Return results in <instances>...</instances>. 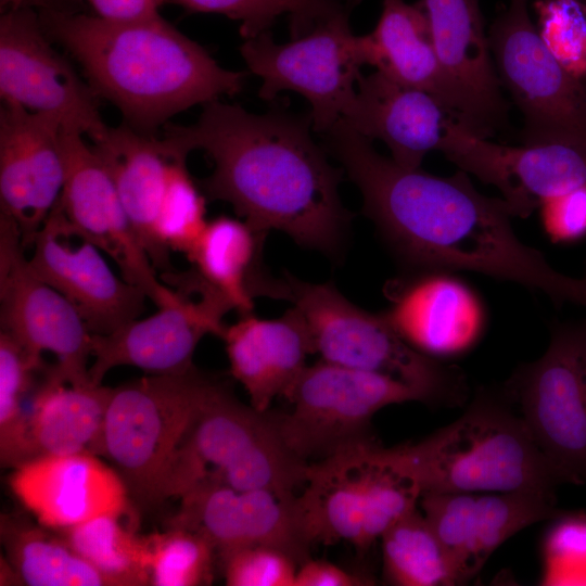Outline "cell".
<instances>
[{
  "instance_id": "obj_1",
  "label": "cell",
  "mask_w": 586,
  "mask_h": 586,
  "mask_svg": "<svg viewBox=\"0 0 586 586\" xmlns=\"http://www.w3.org/2000/svg\"><path fill=\"white\" fill-rule=\"evenodd\" d=\"M322 137L359 189L362 212L410 272L474 271L574 303L577 278L522 243L508 203L480 193L466 171L440 177L402 166L342 119Z\"/></svg>"
},
{
  "instance_id": "obj_2",
  "label": "cell",
  "mask_w": 586,
  "mask_h": 586,
  "mask_svg": "<svg viewBox=\"0 0 586 586\" xmlns=\"http://www.w3.org/2000/svg\"><path fill=\"white\" fill-rule=\"evenodd\" d=\"M310 128V117L253 114L215 100L193 125H167L162 140L169 155L204 151L214 169L201 190L229 203L253 229L278 230L334 255L352 219L339 194L344 170L328 162Z\"/></svg>"
},
{
  "instance_id": "obj_3",
  "label": "cell",
  "mask_w": 586,
  "mask_h": 586,
  "mask_svg": "<svg viewBox=\"0 0 586 586\" xmlns=\"http://www.w3.org/2000/svg\"><path fill=\"white\" fill-rule=\"evenodd\" d=\"M38 15L50 40L82 67L97 97L141 133L153 136L175 114L243 88L244 73L220 66L161 15L125 23L48 8Z\"/></svg>"
},
{
  "instance_id": "obj_4",
  "label": "cell",
  "mask_w": 586,
  "mask_h": 586,
  "mask_svg": "<svg viewBox=\"0 0 586 586\" xmlns=\"http://www.w3.org/2000/svg\"><path fill=\"white\" fill-rule=\"evenodd\" d=\"M383 451L421 495L555 493L561 484L504 392L480 390L456 421L420 442Z\"/></svg>"
},
{
  "instance_id": "obj_5",
  "label": "cell",
  "mask_w": 586,
  "mask_h": 586,
  "mask_svg": "<svg viewBox=\"0 0 586 586\" xmlns=\"http://www.w3.org/2000/svg\"><path fill=\"white\" fill-rule=\"evenodd\" d=\"M308 463L285 444L273 413L213 380L160 481L156 504L202 484L296 494Z\"/></svg>"
},
{
  "instance_id": "obj_6",
  "label": "cell",
  "mask_w": 586,
  "mask_h": 586,
  "mask_svg": "<svg viewBox=\"0 0 586 586\" xmlns=\"http://www.w3.org/2000/svg\"><path fill=\"white\" fill-rule=\"evenodd\" d=\"M281 300L293 303L303 317L314 354L322 360L394 378L424 403L461 406L468 398L464 373L409 345L386 316L364 310L331 283H310L286 273Z\"/></svg>"
},
{
  "instance_id": "obj_7",
  "label": "cell",
  "mask_w": 586,
  "mask_h": 586,
  "mask_svg": "<svg viewBox=\"0 0 586 586\" xmlns=\"http://www.w3.org/2000/svg\"><path fill=\"white\" fill-rule=\"evenodd\" d=\"M212 382L194 368L113 387L102 457L140 504L156 505L162 475Z\"/></svg>"
},
{
  "instance_id": "obj_8",
  "label": "cell",
  "mask_w": 586,
  "mask_h": 586,
  "mask_svg": "<svg viewBox=\"0 0 586 586\" xmlns=\"http://www.w3.org/2000/svg\"><path fill=\"white\" fill-rule=\"evenodd\" d=\"M504 394L559 481L586 486V322L556 327L544 355L520 366Z\"/></svg>"
},
{
  "instance_id": "obj_9",
  "label": "cell",
  "mask_w": 586,
  "mask_h": 586,
  "mask_svg": "<svg viewBox=\"0 0 586 586\" xmlns=\"http://www.w3.org/2000/svg\"><path fill=\"white\" fill-rule=\"evenodd\" d=\"M501 82L520 110L524 144L586 143V82L550 53L527 0H509L488 31Z\"/></svg>"
},
{
  "instance_id": "obj_10",
  "label": "cell",
  "mask_w": 586,
  "mask_h": 586,
  "mask_svg": "<svg viewBox=\"0 0 586 586\" xmlns=\"http://www.w3.org/2000/svg\"><path fill=\"white\" fill-rule=\"evenodd\" d=\"M283 396L291 409L273 413L278 428L291 451L307 463L370 438L371 420L382 408L423 402L394 378L322 359L307 365Z\"/></svg>"
},
{
  "instance_id": "obj_11",
  "label": "cell",
  "mask_w": 586,
  "mask_h": 586,
  "mask_svg": "<svg viewBox=\"0 0 586 586\" xmlns=\"http://www.w3.org/2000/svg\"><path fill=\"white\" fill-rule=\"evenodd\" d=\"M349 12L351 5L286 43L275 42L265 31L240 47L249 69L262 79L259 98L270 101L281 91L300 93L310 103L311 127L320 135L343 116L365 65Z\"/></svg>"
},
{
  "instance_id": "obj_12",
  "label": "cell",
  "mask_w": 586,
  "mask_h": 586,
  "mask_svg": "<svg viewBox=\"0 0 586 586\" xmlns=\"http://www.w3.org/2000/svg\"><path fill=\"white\" fill-rule=\"evenodd\" d=\"M0 95L5 104L54 117L62 129L101 140L109 127L98 97L51 44L39 15L26 5L0 18Z\"/></svg>"
},
{
  "instance_id": "obj_13",
  "label": "cell",
  "mask_w": 586,
  "mask_h": 586,
  "mask_svg": "<svg viewBox=\"0 0 586 586\" xmlns=\"http://www.w3.org/2000/svg\"><path fill=\"white\" fill-rule=\"evenodd\" d=\"M16 222L0 213V323L33 357L55 355L75 384L91 382V333L74 306L31 269Z\"/></svg>"
},
{
  "instance_id": "obj_14",
  "label": "cell",
  "mask_w": 586,
  "mask_h": 586,
  "mask_svg": "<svg viewBox=\"0 0 586 586\" xmlns=\"http://www.w3.org/2000/svg\"><path fill=\"white\" fill-rule=\"evenodd\" d=\"M76 131L61 130L64 182L58 203L75 229L110 257L120 276L158 308L182 295L162 283L143 250L102 160Z\"/></svg>"
},
{
  "instance_id": "obj_15",
  "label": "cell",
  "mask_w": 586,
  "mask_h": 586,
  "mask_svg": "<svg viewBox=\"0 0 586 586\" xmlns=\"http://www.w3.org/2000/svg\"><path fill=\"white\" fill-rule=\"evenodd\" d=\"M30 249L34 272L74 306L91 334L112 333L144 311L145 292L114 272L105 254L75 229L59 203Z\"/></svg>"
},
{
  "instance_id": "obj_16",
  "label": "cell",
  "mask_w": 586,
  "mask_h": 586,
  "mask_svg": "<svg viewBox=\"0 0 586 586\" xmlns=\"http://www.w3.org/2000/svg\"><path fill=\"white\" fill-rule=\"evenodd\" d=\"M440 151L459 169L495 186L517 217L530 216L547 198L586 186L583 142L510 146L479 137L455 119Z\"/></svg>"
},
{
  "instance_id": "obj_17",
  "label": "cell",
  "mask_w": 586,
  "mask_h": 586,
  "mask_svg": "<svg viewBox=\"0 0 586 586\" xmlns=\"http://www.w3.org/2000/svg\"><path fill=\"white\" fill-rule=\"evenodd\" d=\"M457 120L488 138L507 123L508 103L477 0H422Z\"/></svg>"
},
{
  "instance_id": "obj_18",
  "label": "cell",
  "mask_w": 586,
  "mask_h": 586,
  "mask_svg": "<svg viewBox=\"0 0 586 586\" xmlns=\"http://www.w3.org/2000/svg\"><path fill=\"white\" fill-rule=\"evenodd\" d=\"M61 130L52 116L1 106L0 208L16 222L26 250L62 192Z\"/></svg>"
},
{
  "instance_id": "obj_19",
  "label": "cell",
  "mask_w": 586,
  "mask_h": 586,
  "mask_svg": "<svg viewBox=\"0 0 586 586\" xmlns=\"http://www.w3.org/2000/svg\"><path fill=\"white\" fill-rule=\"evenodd\" d=\"M169 526L198 532L217 555L255 545L273 546L305 561L304 539L296 510V494L270 489H237L202 484L179 498Z\"/></svg>"
},
{
  "instance_id": "obj_20",
  "label": "cell",
  "mask_w": 586,
  "mask_h": 586,
  "mask_svg": "<svg viewBox=\"0 0 586 586\" xmlns=\"http://www.w3.org/2000/svg\"><path fill=\"white\" fill-rule=\"evenodd\" d=\"M10 487L41 526L65 530L102 515L131 513L118 472L93 455H47L14 468Z\"/></svg>"
},
{
  "instance_id": "obj_21",
  "label": "cell",
  "mask_w": 586,
  "mask_h": 586,
  "mask_svg": "<svg viewBox=\"0 0 586 586\" xmlns=\"http://www.w3.org/2000/svg\"><path fill=\"white\" fill-rule=\"evenodd\" d=\"M265 237L243 219L216 217L186 255L191 269L160 278L183 295L196 293L198 301L221 320L231 310L252 314L255 296L279 298L280 278L267 275L262 265Z\"/></svg>"
},
{
  "instance_id": "obj_22",
  "label": "cell",
  "mask_w": 586,
  "mask_h": 586,
  "mask_svg": "<svg viewBox=\"0 0 586 586\" xmlns=\"http://www.w3.org/2000/svg\"><path fill=\"white\" fill-rule=\"evenodd\" d=\"M224 329L206 306L182 294L177 304L158 308L150 317L135 319L109 334H91L90 380L102 384L105 374L119 366L150 374L191 371L200 341L206 334L221 337Z\"/></svg>"
},
{
  "instance_id": "obj_23",
  "label": "cell",
  "mask_w": 586,
  "mask_h": 586,
  "mask_svg": "<svg viewBox=\"0 0 586 586\" xmlns=\"http://www.w3.org/2000/svg\"><path fill=\"white\" fill-rule=\"evenodd\" d=\"M447 271H413L387 285L384 313L413 348L431 356L467 351L480 336L484 310L475 293Z\"/></svg>"
},
{
  "instance_id": "obj_24",
  "label": "cell",
  "mask_w": 586,
  "mask_h": 586,
  "mask_svg": "<svg viewBox=\"0 0 586 586\" xmlns=\"http://www.w3.org/2000/svg\"><path fill=\"white\" fill-rule=\"evenodd\" d=\"M341 119L370 141L381 140L399 165L418 168L429 152L440 151L456 117L431 93L375 71L359 77Z\"/></svg>"
},
{
  "instance_id": "obj_25",
  "label": "cell",
  "mask_w": 586,
  "mask_h": 586,
  "mask_svg": "<svg viewBox=\"0 0 586 586\" xmlns=\"http://www.w3.org/2000/svg\"><path fill=\"white\" fill-rule=\"evenodd\" d=\"M221 339L232 377L262 412L285 394L314 354L308 328L294 306L276 319L242 316L225 326Z\"/></svg>"
},
{
  "instance_id": "obj_26",
  "label": "cell",
  "mask_w": 586,
  "mask_h": 586,
  "mask_svg": "<svg viewBox=\"0 0 586 586\" xmlns=\"http://www.w3.org/2000/svg\"><path fill=\"white\" fill-rule=\"evenodd\" d=\"M374 444L356 442L308 463L296 510L309 547L346 542L360 551Z\"/></svg>"
},
{
  "instance_id": "obj_27",
  "label": "cell",
  "mask_w": 586,
  "mask_h": 586,
  "mask_svg": "<svg viewBox=\"0 0 586 586\" xmlns=\"http://www.w3.org/2000/svg\"><path fill=\"white\" fill-rule=\"evenodd\" d=\"M115 184L129 221L156 270L174 271L170 252L160 242L156 219L169 157L162 139L141 133L128 125L109 127L93 142Z\"/></svg>"
},
{
  "instance_id": "obj_28",
  "label": "cell",
  "mask_w": 586,
  "mask_h": 586,
  "mask_svg": "<svg viewBox=\"0 0 586 586\" xmlns=\"http://www.w3.org/2000/svg\"><path fill=\"white\" fill-rule=\"evenodd\" d=\"M113 387L75 384L55 366L34 394L28 411L29 460L47 455L103 454V433Z\"/></svg>"
},
{
  "instance_id": "obj_29",
  "label": "cell",
  "mask_w": 586,
  "mask_h": 586,
  "mask_svg": "<svg viewBox=\"0 0 586 586\" xmlns=\"http://www.w3.org/2000/svg\"><path fill=\"white\" fill-rule=\"evenodd\" d=\"M358 43L365 65L375 67L402 85L431 93L454 114L421 3L384 0L375 28L358 36Z\"/></svg>"
},
{
  "instance_id": "obj_30",
  "label": "cell",
  "mask_w": 586,
  "mask_h": 586,
  "mask_svg": "<svg viewBox=\"0 0 586 586\" xmlns=\"http://www.w3.org/2000/svg\"><path fill=\"white\" fill-rule=\"evenodd\" d=\"M559 515L555 493H472L463 530L462 584L474 577L491 555L515 533Z\"/></svg>"
},
{
  "instance_id": "obj_31",
  "label": "cell",
  "mask_w": 586,
  "mask_h": 586,
  "mask_svg": "<svg viewBox=\"0 0 586 586\" xmlns=\"http://www.w3.org/2000/svg\"><path fill=\"white\" fill-rule=\"evenodd\" d=\"M1 515L5 561L18 584L29 586H113L54 531Z\"/></svg>"
},
{
  "instance_id": "obj_32",
  "label": "cell",
  "mask_w": 586,
  "mask_h": 586,
  "mask_svg": "<svg viewBox=\"0 0 586 586\" xmlns=\"http://www.w3.org/2000/svg\"><path fill=\"white\" fill-rule=\"evenodd\" d=\"M383 576L396 586L458 585L453 562L434 530L418 508L380 537Z\"/></svg>"
},
{
  "instance_id": "obj_33",
  "label": "cell",
  "mask_w": 586,
  "mask_h": 586,
  "mask_svg": "<svg viewBox=\"0 0 586 586\" xmlns=\"http://www.w3.org/2000/svg\"><path fill=\"white\" fill-rule=\"evenodd\" d=\"M127 517L102 515L54 532L113 586L150 585L146 535L125 526Z\"/></svg>"
},
{
  "instance_id": "obj_34",
  "label": "cell",
  "mask_w": 586,
  "mask_h": 586,
  "mask_svg": "<svg viewBox=\"0 0 586 586\" xmlns=\"http://www.w3.org/2000/svg\"><path fill=\"white\" fill-rule=\"evenodd\" d=\"M42 359L33 357L9 333L0 330V460L16 468L29 460L28 417L23 402L33 375L42 370Z\"/></svg>"
},
{
  "instance_id": "obj_35",
  "label": "cell",
  "mask_w": 586,
  "mask_h": 586,
  "mask_svg": "<svg viewBox=\"0 0 586 586\" xmlns=\"http://www.w3.org/2000/svg\"><path fill=\"white\" fill-rule=\"evenodd\" d=\"M188 10L226 15L240 22V34L244 39L254 38L265 31L282 14H289L296 36L303 29H313L317 24L346 9L340 0H164Z\"/></svg>"
},
{
  "instance_id": "obj_36",
  "label": "cell",
  "mask_w": 586,
  "mask_h": 586,
  "mask_svg": "<svg viewBox=\"0 0 586 586\" xmlns=\"http://www.w3.org/2000/svg\"><path fill=\"white\" fill-rule=\"evenodd\" d=\"M205 215L206 196L189 174L187 156H170L156 219L160 242L187 255L207 225Z\"/></svg>"
},
{
  "instance_id": "obj_37",
  "label": "cell",
  "mask_w": 586,
  "mask_h": 586,
  "mask_svg": "<svg viewBox=\"0 0 586 586\" xmlns=\"http://www.w3.org/2000/svg\"><path fill=\"white\" fill-rule=\"evenodd\" d=\"M150 585L199 586L213 582L216 549L198 532L173 527L146 535Z\"/></svg>"
},
{
  "instance_id": "obj_38",
  "label": "cell",
  "mask_w": 586,
  "mask_h": 586,
  "mask_svg": "<svg viewBox=\"0 0 586 586\" xmlns=\"http://www.w3.org/2000/svg\"><path fill=\"white\" fill-rule=\"evenodd\" d=\"M538 33L556 60L586 78V0H537Z\"/></svg>"
},
{
  "instance_id": "obj_39",
  "label": "cell",
  "mask_w": 586,
  "mask_h": 586,
  "mask_svg": "<svg viewBox=\"0 0 586 586\" xmlns=\"http://www.w3.org/2000/svg\"><path fill=\"white\" fill-rule=\"evenodd\" d=\"M226 585L294 586L297 560L283 549L255 545L219 555Z\"/></svg>"
},
{
  "instance_id": "obj_40",
  "label": "cell",
  "mask_w": 586,
  "mask_h": 586,
  "mask_svg": "<svg viewBox=\"0 0 586 586\" xmlns=\"http://www.w3.org/2000/svg\"><path fill=\"white\" fill-rule=\"evenodd\" d=\"M539 207L544 230L553 242H571L586 234V186L547 198Z\"/></svg>"
},
{
  "instance_id": "obj_41",
  "label": "cell",
  "mask_w": 586,
  "mask_h": 586,
  "mask_svg": "<svg viewBox=\"0 0 586 586\" xmlns=\"http://www.w3.org/2000/svg\"><path fill=\"white\" fill-rule=\"evenodd\" d=\"M369 584L326 560L306 559L297 568L294 586H359Z\"/></svg>"
},
{
  "instance_id": "obj_42",
  "label": "cell",
  "mask_w": 586,
  "mask_h": 586,
  "mask_svg": "<svg viewBox=\"0 0 586 586\" xmlns=\"http://www.w3.org/2000/svg\"><path fill=\"white\" fill-rule=\"evenodd\" d=\"M97 16L110 22H137L160 16L164 0H87Z\"/></svg>"
},
{
  "instance_id": "obj_43",
  "label": "cell",
  "mask_w": 586,
  "mask_h": 586,
  "mask_svg": "<svg viewBox=\"0 0 586 586\" xmlns=\"http://www.w3.org/2000/svg\"><path fill=\"white\" fill-rule=\"evenodd\" d=\"M5 1H9V0H5ZM10 1H12L13 3H15V7H18V5H25V3L30 2V0H10Z\"/></svg>"
},
{
  "instance_id": "obj_44",
  "label": "cell",
  "mask_w": 586,
  "mask_h": 586,
  "mask_svg": "<svg viewBox=\"0 0 586 586\" xmlns=\"http://www.w3.org/2000/svg\"><path fill=\"white\" fill-rule=\"evenodd\" d=\"M585 281H586V277H585ZM585 306H586V293H585Z\"/></svg>"
}]
</instances>
